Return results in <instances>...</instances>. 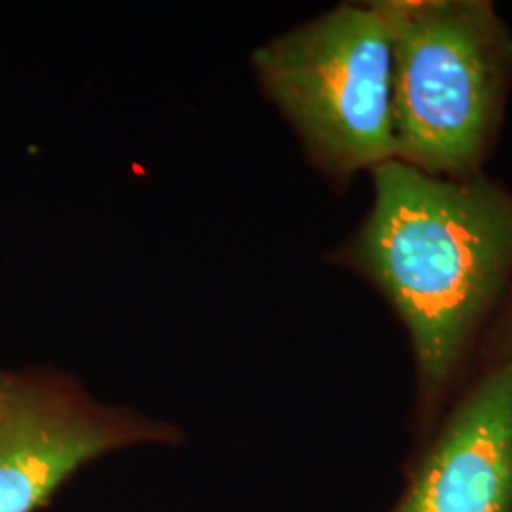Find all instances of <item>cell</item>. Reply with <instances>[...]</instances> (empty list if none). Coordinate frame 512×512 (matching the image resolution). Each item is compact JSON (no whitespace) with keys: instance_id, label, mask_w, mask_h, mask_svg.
Returning a JSON list of instances; mask_svg holds the SVG:
<instances>
[{"instance_id":"cell-6","label":"cell","mask_w":512,"mask_h":512,"mask_svg":"<svg viewBox=\"0 0 512 512\" xmlns=\"http://www.w3.org/2000/svg\"><path fill=\"white\" fill-rule=\"evenodd\" d=\"M507 361H512V293L480 344L475 372Z\"/></svg>"},{"instance_id":"cell-4","label":"cell","mask_w":512,"mask_h":512,"mask_svg":"<svg viewBox=\"0 0 512 512\" xmlns=\"http://www.w3.org/2000/svg\"><path fill=\"white\" fill-rule=\"evenodd\" d=\"M181 433L135 410L107 406L57 372L0 374V512H35L82 465Z\"/></svg>"},{"instance_id":"cell-3","label":"cell","mask_w":512,"mask_h":512,"mask_svg":"<svg viewBox=\"0 0 512 512\" xmlns=\"http://www.w3.org/2000/svg\"><path fill=\"white\" fill-rule=\"evenodd\" d=\"M253 63L311 164L338 188L397 160L393 46L372 2L340 4L268 40Z\"/></svg>"},{"instance_id":"cell-5","label":"cell","mask_w":512,"mask_h":512,"mask_svg":"<svg viewBox=\"0 0 512 512\" xmlns=\"http://www.w3.org/2000/svg\"><path fill=\"white\" fill-rule=\"evenodd\" d=\"M389 512H512V361L461 387Z\"/></svg>"},{"instance_id":"cell-2","label":"cell","mask_w":512,"mask_h":512,"mask_svg":"<svg viewBox=\"0 0 512 512\" xmlns=\"http://www.w3.org/2000/svg\"><path fill=\"white\" fill-rule=\"evenodd\" d=\"M393 46L397 160L482 175L512 84V35L488 0H376Z\"/></svg>"},{"instance_id":"cell-1","label":"cell","mask_w":512,"mask_h":512,"mask_svg":"<svg viewBox=\"0 0 512 512\" xmlns=\"http://www.w3.org/2000/svg\"><path fill=\"white\" fill-rule=\"evenodd\" d=\"M372 181V207L336 260L384 294L408 332L421 442L471 380L511 296L512 192L484 175L440 179L399 160L372 169Z\"/></svg>"}]
</instances>
